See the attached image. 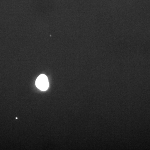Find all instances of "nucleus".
Listing matches in <instances>:
<instances>
[{
    "instance_id": "f257e3e1",
    "label": "nucleus",
    "mask_w": 150,
    "mask_h": 150,
    "mask_svg": "<svg viewBox=\"0 0 150 150\" xmlns=\"http://www.w3.org/2000/svg\"><path fill=\"white\" fill-rule=\"evenodd\" d=\"M35 85L38 88L42 91L47 90L49 87L47 77L44 74L40 75L36 79Z\"/></svg>"
}]
</instances>
